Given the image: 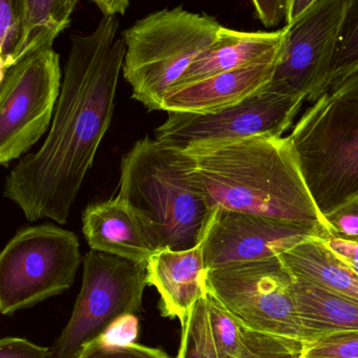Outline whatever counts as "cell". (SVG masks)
Wrapping results in <instances>:
<instances>
[{
    "instance_id": "obj_15",
    "label": "cell",
    "mask_w": 358,
    "mask_h": 358,
    "mask_svg": "<svg viewBox=\"0 0 358 358\" xmlns=\"http://www.w3.org/2000/svg\"><path fill=\"white\" fill-rule=\"evenodd\" d=\"M83 231L91 250L127 261L146 264L156 252L139 217L119 194L85 209Z\"/></svg>"
},
{
    "instance_id": "obj_32",
    "label": "cell",
    "mask_w": 358,
    "mask_h": 358,
    "mask_svg": "<svg viewBox=\"0 0 358 358\" xmlns=\"http://www.w3.org/2000/svg\"><path fill=\"white\" fill-rule=\"evenodd\" d=\"M93 3L100 10L103 17L123 15L131 5L127 0H94Z\"/></svg>"
},
{
    "instance_id": "obj_9",
    "label": "cell",
    "mask_w": 358,
    "mask_h": 358,
    "mask_svg": "<svg viewBox=\"0 0 358 358\" xmlns=\"http://www.w3.org/2000/svg\"><path fill=\"white\" fill-rule=\"evenodd\" d=\"M59 54L41 50L0 75V164L24 158L52 125L62 93Z\"/></svg>"
},
{
    "instance_id": "obj_5",
    "label": "cell",
    "mask_w": 358,
    "mask_h": 358,
    "mask_svg": "<svg viewBox=\"0 0 358 358\" xmlns=\"http://www.w3.org/2000/svg\"><path fill=\"white\" fill-rule=\"evenodd\" d=\"M288 138L322 217L358 200V97L324 94Z\"/></svg>"
},
{
    "instance_id": "obj_14",
    "label": "cell",
    "mask_w": 358,
    "mask_h": 358,
    "mask_svg": "<svg viewBox=\"0 0 358 358\" xmlns=\"http://www.w3.org/2000/svg\"><path fill=\"white\" fill-rule=\"evenodd\" d=\"M148 286L160 295L162 315L184 324L206 295L204 240L188 250L162 249L146 263Z\"/></svg>"
},
{
    "instance_id": "obj_11",
    "label": "cell",
    "mask_w": 358,
    "mask_h": 358,
    "mask_svg": "<svg viewBox=\"0 0 358 358\" xmlns=\"http://www.w3.org/2000/svg\"><path fill=\"white\" fill-rule=\"evenodd\" d=\"M305 100L267 87L240 103L211 114L171 113L155 139L176 150L259 136L280 137L293 125Z\"/></svg>"
},
{
    "instance_id": "obj_19",
    "label": "cell",
    "mask_w": 358,
    "mask_h": 358,
    "mask_svg": "<svg viewBox=\"0 0 358 358\" xmlns=\"http://www.w3.org/2000/svg\"><path fill=\"white\" fill-rule=\"evenodd\" d=\"M77 0H20L22 37L12 66L29 56L50 49L69 28Z\"/></svg>"
},
{
    "instance_id": "obj_4",
    "label": "cell",
    "mask_w": 358,
    "mask_h": 358,
    "mask_svg": "<svg viewBox=\"0 0 358 358\" xmlns=\"http://www.w3.org/2000/svg\"><path fill=\"white\" fill-rule=\"evenodd\" d=\"M222 26L182 7L148 14L123 31L122 75L131 97L150 112H163L166 94L217 41Z\"/></svg>"
},
{
    "instance_id": "obj_18",
    "label": "cell",
    "mask_w": 358,
    "mask_h": 358,
    "mask_svg": "<svg viewBox=\"0 0 358 358\" xmlns=\"http://www.w3.org/2000/svg\"><path fill=\"white\" fill-rule=\"evenodd\" d=\"M293 293L303 343L358 331L357 301L295 280Z\"/></svg>"
},
{
    "instance_id": "obj_13",
    "label": "cell",
    "mask_w": 358,
    "mask_h": 358,
    "mask_svg": "<svg viewBox=\"0 0 358 358\" xmlns=\"http://www.w3.org/2000/svg\"><path fill=\"white\" fill-rule=\"evenodd\" d=\"M278 52L251 66L173 87L165 96L163 112L211 114L240 103L271 83Z\"/></svg>"
},
{
    "instance_id": "obj_6",
    "label": "cell",
    "mask_w": 358,
    "mask_h": 358,
    "mask_svg": "<svg viewBox=\"0 0 358 358\" xmlns=\"http://www.w3.org/2000/svg\"><path fill=\"white\" fill-rule=\"evenodd\" d=\"M80 262L74 232L54 224L22 228L0 255V312L11 315L69 290Z\"/></svg>"
},
{
    "instance_id": "obj_31",
    "label": "cell",
    "mask_w": 358,
    "mask_h": 358,
    "mask_svg": "<svg viewBox=\"0 0 358 358\" xmlns=\"http://www.w3.org/2000/svg\"><path fill=\"white\" fill-rule=\"evenodd\" d=\"M327 246L358 275V242L330 236L324 238Z\"/></svg>"
},
{
    "instance_id": "obj_10",
    "label": "cell",
    "mask_w": 358,
    "mask_h": 358,
    "mask_svg": "<svg viewBox=\"0 0 358 358\" xmlns=\"http://www.w3.org/2000/svg\"><path fill=\"white\" fill-rule=\"evenodd\" d=\"M349 6L350 0H314L301 17L285 26L268 90L312 103L328 93Z\"/></svg>"
},
{
    "instance_id": "obj_1",
    "label": "cell",
    "mask_w": 358,
    "mask_h": 358,
    "mask_svg": "<svg viewBox=\"0 0 358 358\" xmlns=\"http://www.w3.org/2000/svg\"><path fill=\"white\" fill-rule=\"evenodd\" d=\"M118 30V18L102 17L90 34L72 35L49 134L6 180L3 194L29 222H68L114 116L125 57Z\"/></svg>"
},
{
    "instance_id": "obj_29",
    "label": "cell",
    "mask_w": 358,
    "mask_h": 358,
    "mask_svg": "<svg viewBox=\"0 0 358 358\" xmlns=\"http://www.w3.org/2000/svg\"><path fill=\"white\" fill-rule=\"evenodd\" d=\"M51 349L22 337H5L0 341V358H49Z\"/></svg>"
},
{
    "instance_id": "obj_34",
    "label": "cell",
    "mask_w": 358,
    "mask_h": 358,
    "mask_svg": "<svg viewBox=\"0 0 358 358\" xmlns=\"http://www.w3.org/2000/svg\"><path fill=\"white\" fill-rule=\"evenodd\" d=\"M313 1L314 0H288L286 24H291L301 17L309 9Z\"/></svg>"
},
{
    "instance_id": "obj_2",
    "label": "cell",
    "mask_w": 358,
    "mask_h": 358,
    "mask_svg": "<svg viewBox=\"0 0 358 358\" xmlns=\"http://www.w3.org/2000/svg\"><path fill=\"white\" fill-rule=\"evenodd\" d=\"M211 208L280 220L332 236L287 137L259 136L184 150Z\"/></svg>"
},
{
    "instance_id": "obj_26",
    "label": "cell",
    "mask_w": 358,
    "mask_h": 358,
    "mask_svg": "<svg viewBox=\"0 0 358 358\" xmlns=\"http://www.w3.org/2000/svg\"><path fill=\"white\" fill-rule=\"evenodd\" d=\"M76 358H171L163 350L134 343L125 345H108L95 338L83 348Z\"/></svg>"
},
{
    "instance_id": "obj_3",
    "label": "cell",
    "mask_w": 358,
    "mask_h": 358,
    "mask_svg": "<svg viewBox=\"0 0 358 358\" xmlns=\"http://www.w3.org/2000/svg\"><path fill=\"white\" fill-rule=\"evenodd\" d=\"M119 196L139 217L155 251L198 246L215 211L192 159L148 136L121 159Z\"/></svg>"
},
{
    "instance_id": "obj_22",
    "label": "cell",
    "mask_w": 358,
    "mask_h": 358,
    "mask_svg": "<svg viewBox=\"0 0 358 358\" xmlns=\"http://www.w3.org/2000/svg\"><path fill=\"white\" fill-rule=\"evenodd\" d=\"M209 326L219 358H236L242 348L243 326L213 296L206 293Z\"/></svg>"
},
{
    "instance_id": "obj_7",
    "label": "cell",
    "mask_w": 358,
    "mask_h": 358,
    "mask_svg": "<svg viewBox=\"0 0 358 358\" xmlns=\"http://www.w3.org/2000/svg\"><path fill=\"white\" fill-rule=\"evenodd\" d=\"M83 266V285L72 315L50 348L49 358H76L117 318L137 315L142 310L148 286L146 264L90 250Z\"/></svg>"
},
{
    "instance_id": "obj_21",
    "label": "cell",
    "mask_w": 358,
    "mask_h": 358,
    "mask_svg": "<svg viewBox=\"0 0 358 358\" xmlns=\"http://www.w3.org/2000/svg\"><path fill=\"white\" fill-rule=\"evenodd\" d=\"M358 72V1L350 0L331 75V87ZM328 91V92H329Z\"/></svg>"
},
{
    "instance_id": "obj_12",
    "label": "cell",
    "mask_w": 358,
    "mask_h": 358,
    "mask_svg": "<svg viewBox=\"0 0 358 358\" xmlns=\"http://www.w3.org/2000/svg\"><path fill=\"white\" fill-rule=\"evenodd\" d=\"M322 236L303 226L215 208L204 238L206 269L272 259L299 243Z\"/></svg>"
},
{
    "instance_id": "obj_27",
    "label": "cell",
    "mask_w": 358,
    "mask_h": 358,
    "mask_svg": "<svg viewBox=\"0 0 358 358\" xmlns=\"http://www.w3.org/2000/svg\"><path fill=\"white\" fill-rule=\"evenodd\" d=\"M331 234L358 242V200L324 217Z\"/></svg>"
},
{
    "instance_id": "obj_25",
    "label": "cell",
    "mask_w": 358,
    "mask_h": 358,
    "mask_svg": "<svg viewBox=\"0 0 358 358\" xmlns=\"http://www.w3.org/2000/svg\"><path fill=\"white\" fill-rule=\"evenodd\" d=\"M303 345V358H358V331L328 335Z\"/></svg>"
},
{
    "instance_id": "obj_33",
    "label": "cell",
    "mask_w": 358,
    "mask_h": 358,
    "mask_svg": "<svg viewBox=\"0 0 358 358\" xmlns=\"http://www.w3.org/2000/svg\"><path fill=\"white\" fill-rule=\"evenodd\" d=\"M329 93L334 94V95L358 97V72L343 80V83L331 87Z\"/></svg>"
},
{
    "instance_id": "obj_16",
    "label": "cell",
    "mask_w": 358,
    "mask_h": 358,
    "mask_svg": "<svg viewBox=\"0 0 358 358\" xmlns=\"http://www.w3.org/2000/svg\"><path fill=\"white\" fill-rule=\"evenodd\" d=\"M282 36V29L275 32H240L222 27L215 43L190 66L175 87L192 85L261 62L280 50Z\"/></svg>"
},
{
    "instance_id": "obj_17",
    "label": "cell",
    "mask_w": 358,
    "mask_h": 358,
    "mask_svg": "<svg viewBox=\"0 0 358 358\" xmlns=\"http://www.w3.org/2000/svg\"><path fill=\"white\" fill-rule=\"evenodd\" d=\"M278 259L295 282L313 285L358 303V275L328 246L324 238L312 236Z\"/></svg>"
},
{
    "instance_id": "obj_23",
    "label": "cell",
    "mask_w": 358,
    "mask_h": 358,
    "mask_svg": "<svg viewBox=\"0 0 358 358\" xmlns=\"http://www.w3.org/2000/svg\"><path fill=\"white\" fill-rule=\"evenodd\" d=\"M303 341L255 332L243 327L242 348L236 358H303Z\"/></svg>"
},
{
    "instance_id": "obj_28",
    "label": "cell",
    "mask_w": 358,
    "mask_h": 358,
    "mask_svg": "<svg viewBox=\"0 0 358 358\" xmlns=\"http://www.w3.org/2000/svg\"><path fill=\"white\" fill-rule=\"evenodd\" d=\"M139 334V320L134 314L117 318L98 338L108 345H125L136 343Z\"/></svg>"
},
{
    "instance_id": "obj_20",
    "label": "cell",
    "mask_w": 358,
    "mask_h": 358,
    "mask_svg": "<svg viewBox=\"0 0 358 358\" xmlns=\"http://www.w3.org/2000/svg\"><path fill=\"white\" fill-rule=\"evenodd\" d=\"M181 327L177 358H219L209 326L206 295L196 303Z\"/></svg>"
},
{
    "instance_id": "obj_24",
    "label": "cell",
    "mask_w": 358,
    "mask_h": 358,
    "mask_svg": "<svg viewBox=\"0 0 358 358\" xmlns=\"http://www.w3.org/2000/svg\"><path fill=\"white\" fill-rule=\"evenodd\" d=\"M22 37L20 0L0 1V75L12 66Z\"/></svg>"
},
{
    "instance_id": "obj_30",
    "label": "cell",
    "mask_w": 358,
    "mask_h": 358,
    "mask_svg": "<svg viewBox=\"0 0 358 358\" xmlns=\"http://www.w3.org/2000/svg\"><path fill=\"white\" fill-rule=\"evenodd\" d=\"M255 13L257 18L266 27H276L282 22H286L287 10H288V0L287 1H253Z\"/></svg>"
},
{
    "instance_id": "obj_8",
    "label": "cell",
    "mask_w": 358,
    "mask_h": 358,
    "mask_svg": "<svg viewBox=\"0 0 358 358\" xmlns=\"http://www.w3.org/2000/svg\"><path fill=\"white\" fill-rule=\"evenodd\" d=\"M293 288L294 280L278 257L206 273L207 293L244 328L303 341Z\"/></svg>"
}]
</instances>
